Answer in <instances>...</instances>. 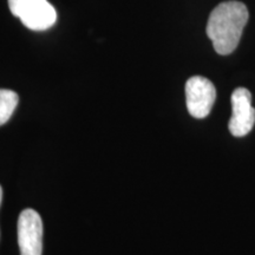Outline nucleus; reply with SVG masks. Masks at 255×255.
<instances>
[{
	"label": "nucleus",
	"instance_id": "obj_4",
	"mask_svg": "<svg viewBox=\"0 0 255 255\" xmlns=\"http://www.w3.org/2000/svg\"><path fill=\"white\" fill-rule=\"evenodd\" d=\"M186 100L189 114L195 119H205L216 100L214 84L202 76H194L186 83Z\"/></svg>",
	"mask_w": 255,
	"mask_h": 255
},
{
	"label": "nucleus",
	"instance_id": "obj_1",
	"mask_svg": "<svg viewBox=\"0 0 255 255\" xmlns=\"http://www.w3.org/2000/svg\"><path fill=\"white\" fill-rule=\"evenodd\" d=\"M248 17L246 5L237 0L221 2L213 9L206 31L219 55H231L237 49Z\"/></svg>",
	"mask_w": 255,
	"mask_h": 255
},
{
	"label": "nucleus",
	"instance_id": "obj_2",
	"mask_svg": "<svg viewBox=\"0 0 255 255\" xmlns=\"http://www.w3.org/2000/svg\"><path fill=\"white\" fill-rule=\"evenodd\" d=\"M11 13L33 31H45L56 24V9L47 0H8Z\"/></svg>",
	"mask_w": 255,
	"mask_h": 255
},
{
	"label": "nucleus",
	"instance_id": "obj_3",
	"mask_svg": "<svg viewBox=\"0 0 255 255\" xmlns=\"http://www.w3.org/2000/svg\"><path fill=\"white\" fill-rule=\"evenodd\" d=\"M18 245L20 255H41L43 253V221L34 209L27 208L18 219Z\"/></svg>",
	"mask_w": 255,
	"mask_h": 255
},
{
	"label": "nucleus",
	"instance_id": "obj_5",
	"mask_svg": "<svg viewBox=\"0 0 255 255\" xmlns=\"http://www.w3.org/2000/svg\"><path fill=\"white\" fill-rule=\"evenodd\" d=\"M255 109L252 107V95L245 88H238L232 94V117L229 120V131L233 136H246L253 129Z\"/></svg>",
	"mask_w": 255,
	"mask_h": 255
},
{
	"label": "nucleus",
	"instance_id": "obj_7",
	"mask_svg": "<svg viewBox=\"0 0 255 255\" xmlns=\"http://www.w3.org/2000/svg\"><path fill=\"white\" fill-rule=\"evenodd\" d=\"M1 201H2V188L0 186V206H1Z\"/></svg>",
	"mask_w": 255,
	"mask_h": 255
},
{
	"label": "nucleus",
	"instance_id": "obj_6",
	"mask_svg": "<svg viewBox=\"0 0 255 255\" xmlns=\"http://www.w3.org/2000/svg\"><path fill=\"white\" fill-rule=\"evenodd\" d=\"M19 102L18 95L7 89H0V127L11 119Z\"/></svg>",
	"mask_w": 255,
	"mask_h": 255
}]
</instances>
